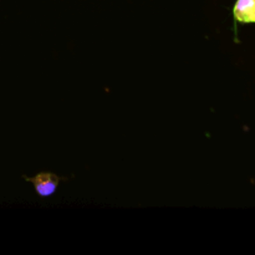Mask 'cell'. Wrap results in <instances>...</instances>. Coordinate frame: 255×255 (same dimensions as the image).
I'll return each instance as SVG.
<instances>
[{"mask_svg": "<svg viewBox=\"0 0 255 255\" xmlns=\"http://www.w3.org/2000/svg\"><path fill=\"white\" fill-rule=\"evenodd\" d=\"M233 14L239 22H255V0H237Z\"/></svg>", "mask_w": 255, "mask_h": 255, "instance_id": "obj_2", "label": "cell"}, {"mask_svg": "<svg viewBox=\"0 0 255 255\" xmlns=\"http://www.w3.org/2000/svg\"><path fill=\"white\" fill-rule=\"evenodd\" d=\"M60 179L61 178L57 177L56 174L50 173V172H42V173L36 174L32 178H26V181L31 182L34 184L36 193L42 198H45V197L52 196L56 192Z\"/></svg>", "mask_w": 255, "mask_h": 255, "instance_id": "obj_1", "label": "cell"}]
</instances>
